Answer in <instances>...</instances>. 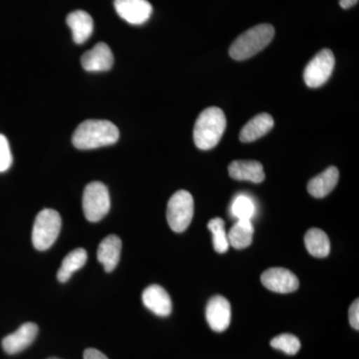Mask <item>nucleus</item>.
Instances as JSON below:
<instances>
[{
    "label": "nucleus",
    "mask_w": 359,
    "mask_h": 359,
    "mask_svg": "<svg viewBox=\"0 0 359 359\" xmlns=\"http://www.w3.org/2000/svg\"><path fill=\"white\" fill-rule=\"evenodd\" d=\"M349 323L354 330H359V301L355 299L348 311Z\"/></svg>",
    "instance_id": "26"
},
{
    "label": "nucleus",
    "mask_w": 359,
    "mask_h": 359,
    "mask_svg": "<svg viewBox=\"0 0 359 359\" xmlns=\"http://www.w3.org/2000/svg\"><path fill=\"white\" fill-rule=\"evenodd\" d=\"M273 118L268 113L257 115L243 127L240 133V140L243 143L256 141L268 134L273 129Z\"/></svg>",
    "instance_id": "17"
},
{
    "label": "nucleus",
    "mask_w": 359,
    "mask_h": 359,
    "mask_svg": "<svg viewBox=\"0 0 359 359\" xmlns=\"http://www.w3.org/2000/svg\"><path fill=\"white\" fill-rule=\"evenodd\" d=\"M226 127V115L218 107L207 108L201 113L194 127V141L200 150L216 147Z\"/></svg>",
    "instance_id": "2"
},
{
    "label": "nucleus",
    "mask_w": 359,
    "mask_h": 359,
    "mask_svg": "<svg viewBox=\"0 0 359 359\" xmlns=\"http://www.w3.org/2000/svg\"><path fill=\"white\" fill-rule=\"evenodd\" d=\"M13 164V155L8 140L4 135L0 134V173L6 172Z\"/></svg>",
    "instance_id": "25"
},
{
    "label": "nucleus",
    "mask_w": 359,
    "mask_h": 359,
    "mask_svg": "<svg viewBox=\"0 0 359 359\" xmlns=\"http://www.w3.org/2000/svg\"><path fill=\"white\" fill-rule=\"evenodd\" d=\"M231 214L238 219L252 221L256 214V205L249 196L238 195L231 205Z\"/></svg>",
    "instance_id": "23"
},
{
    "label": "nucleus",
    "mask_w": 359,
    "mask_h": 359,
    "mask_svg": "<svg viewBox=\"0 0 359 359\" xmlns=\"http://www.w3.org/2000/svg\"><path fill=\"white\" fill-rule=\"evenodd\" d=\"M119 139V130L107 120H86L73 134V145L79 150L113 145Z\"/></svg>",
    "instance_id": "1"
},
{
    "label": "nucleus",
    "mask_w": 359,
    "mask_h": 359,
    "mask_svg": "<svg viewBox=\"0 0 359 359\" xmlns=\"http://www.w3.org/2000/svg\"><path fill=\"white\" fill-rule=\"evenodd\" d=\"M122 242L115 235L108 236L99 245L97 259L107 273L114 271L121 257Z\"/></svg>",
    "instance_id": "15"
},
{
    "label": "nucleus",
    "mask_w": 359,
    "mask_h": 359,
    "mask_svg": "<svg viewBox=\"0 0 359 359\" xmlns=\"http://www.w3.org/2000/svg\"><path fill=\"white\" fill-rule=\"evenodd\" d=\"M83 212L91 223L101 221L110 211L109 191L101 182H92L85 188L83 194Z\"/></svg>",
    "instance_id": "6"
},
{
    "label": "nucleus",
    "mask_w": 359,
    "mask_h": 359,
    "mask_svg": "<svg viewBox=\"0 0 359 359\" xmlns=\"http://www.w3.org/2000/svg\"><path fill=\"white\" fill-rule=\"evenodd\" d=\"M231 304L223 295H215L205 308V318L214 332H223L231 323Z\"/></svg>",
    "instance_id": "10"
},
{
    "label": "nucleus",
    "mask_w": 359,
    "mask_h": 359,
    "mask_svg": "<svg viewBox=\"0 0 359 359\" xmlns=\"http://www.w3.org/2000/svg\"><path fill=\"white\" fill-rule=\"evenodd\" d=\"M339 171L337 167H328L323 173L314 177L309 182L308 191L311 196L318 199L327 197L332 192L339 183Z\"/></svg>",
    "instance_id": "16"
},
{
    "label": "nucleus",
    "mask_w": 359,
    "mask_h": 359,
    "mask_svg": "<svg viewBox=\"0 0 359 359\" xmlns=\"http://www.w3.org/2000/svg\"><path fill=\"white\" fill-rule=\"evenodd\" d=\"M87 262V252L82 248L72 250L65 257L58 269L57 278L60 283L69 280L71 276L78 269L83 268Z\"/></svg>",
    "instance_id": "21"
},
{
    "label": "nucleus",
    "mask_w": 359,
    "mask_h": 359,
    "mask_svg": "<svg viewBox=\"0 0 359 359\" xmlns=\"http://www.w3.org/2000/svg\"><path fill=\"white\" fill-rule=\"evenodd\" d=\"M61 217L55 210L44 209L37 215L33 224L32 244L35 249H50L61 230Z\"/></svg>",
    "instance_id": "4"
},
{
    "label": "nucleus",
    "mask_w": 359,
    "mask_h": 359,
    "mask_svg": "<svg viewBox=\"0 0 359 359\" xmlns=\"http://www.w3.org/2000/svg\"><path fill=\"white\" fill-rule=\"evenodd\" d=\"M75 43L82 44L89 39L93 32V20L88 13L83 11H77L71 13L66 20Z\"/></svg>",
    "instance_id": "18"
},
{
    "label": "nucleus",
    "mask_w": 359,
    "mask_h": 359,
    "mask_svg": "<svg viewBox=\"0 0 359 359\" xmlns=\"http://www.w3.org/2000/svg\"><path fill=\"white\" fill-rule=\"evenodd\" d=\"M118 15L133 25L147 22L153 13V7L147 0H115Z\"/></svg>",
    "instance_id": "9"
},
{
    "label": "nucleus",
    "mask_w": 359,
    "mask_h": 359,
    "mask_svg": "<svg viewBox=\"0 0 359 359\" xmlns=\"http://www.w3.org/2000/svg\"><path fill=\"white\" fill-rule=\"evenodd\" d=\"M194 216V199L185 190H180L170 198L167 207V219L170 228L183 233L190 226Z\"/></svg>",
    "instance_id": "5"
},
{
    "label": "nucleus",
    "mask_w": 359,
    "mask_h": 359,
    "mask_svg": "<svg viewBox=\"0 0 359 359\" xmlns=\"http://www.w3.org/2000/svg\"><path fill=\"white\" fill-rule=\"evenodd\" d=\"M208 228L212 235V245L214 249L219 254H224L228 252L230 244H229L228 233L224 228L223 219L215 218L208 224Z\"/></svg>",
    "instance_id": "22"
},
{
    "label": "nucleus",
    "mask_w": 359,
    "mask_h": 359,
    "mask_svg": "<svg viewBox=\"0 0 359 359\" xmlns=\"http://www.w3.org/2000/svg\"><path fill=\"white\" fill-rule=\"evenodd\" d=\"M306 250L314 257H325L330 252V242L325 231L311 229L304 236Z\"/></svg>",
    "instance_id": "20"
},
{
    "label": "nucleus",
    "mask_w": 359,
    "mask_h": 359,
    "mask_svg": "<svg viewBox=\"0 0 359 359\" xmlns=\"http://www.w3.org/2000/svg\"><path fill=\"white\" fill-rule=\"evenodd\" d=\"M47 359H60V358H47Z\"/></svg>",
    "instance_id": "29"
},
{
    "label": "nucleus",
    "mask_w": 359,
    "mask_h": 359,
    "mask_svg": "<svg viewBox=\"0 0 359 359\" xmlns=\"http://www.w3.org/2000/svg\"><path fill=\"white\" fill-rule=\"evenodd\" d=\"M254 231L252 221L238 219L237 223L229 231V244L237 250L245 249L252 245Z\"/></svg>",
    "instance_id": "19"
},
{
    "label": "nucleus",
    "mask_w": 359,
    "mask_h": 359,
    "mask_svg": "<svg viewBox=\"0 0 359 359\" xmlns=\"http://www.w3.org/2000/svg\"><path fill=\"white\" fill-rule=\"evenodd\" d=\"M229 174L238 181H249L255 184L262 183L266 178L263 165L254 160L233 161L229 166Z\"/></svg>",
    "instance_id": "14"
},
{
    "label": "nucleus",
    "mask_w": 359,
    "mask_h": 359,
    "mask_svg": "<svg viewBox=\"0 0 359 359\" xmlns=\"http://www.w3.org/2000/svg\"><path fill=\"white\" fill-rule=\"evenodd\" d=\"M84 359H109L105 354L95 348H88L84 351Z\"/></svg>",
    "instance_id": "27"
},
{
    "label": "nucleus",
    "mask_w": 359,
    "mask_h": 359,
    "mask_svg": "<svg viewBox=\"0 0 359 359\" xmlns=\"http://www.w3.org/2000/svg\"><path fill=\"white\" fill-rule=\"evenodd\" d=\"M334 55L330 49L325 48L318 52L304 69V79L306 86L318 88L327 83L334 72Z\"/></svg>",
    "instance_id": "7"
},
{
    "label": "nucleus",
    "mask_w": 359,
    "mask_h": 359,
    "mask_svg": "<svg viewBox=\"0 0 359 359\" xmlns=\"http://www.w3.org/2000/svg\"><path fill=\"white\" fill-rule=\"evenodd\" d=\"M114 56L110 47L104 42L96 44L91 50L85 52L81 57V65L90 72L107 71L112 68Z\"/></svg>",
    "instance_id": "12"
},
{
    "label": "nucleus",
    "mask_w": 359,
    "mask_h": 359,
    "mask_svg": "<svg viewBox=\"0 0 359 359\" xmlns=\"http://www.w3.org/2000/svg\"><path fill=\"white\" fill-rule=\"evenodd\" d=\"M39 330L36 323H26L13 334L4 337L2 340V348L7 354L20 353L32 346L39 334Z\"/></svg>",
    "instance_id": "11"
},
{
    "label": "nucleus",
    "mask_w": 359,
    "mask_h": 359,
    "mask_svg": "<svg viewBox=\"0 0 359 359\" xmlns=\"http://www.w3.org/2000/svg\"><path fill=\"white\" fill-rule=\"evenodd\" d=\"M271 346L289 355H294L301 349V341L294 334H283L273 337L271 339Z\"/></svg>",
    "instance_id": "24"
},
{
    "label": "nucleus",
    "mask_w": 359,
    "mask_h": 359,
    "mask_svg": "<svg viewBox=\"0 0 359 359\" xmlns=\"http://www.w3.org/2000/svg\"><path fill=\"white\" fill-rule=\"evenodd\" d=\"M358 0H339L340 6L344 9H348L358 4Z\"/></svg>",
    "instance_id": "28"
},
{
    "label": "nucleus",
    "mask_w": 359,
    "mask_h": 359,
    "mask_svg": "<svg viewBox=\"0 0 359 359\" xmlns=\"http://www.w3.org/2000/svg\"><path fill=\"white\" fill-rule=\"evenodd\" d=\"M261 280L264 287L278 294H290L299 287L297 276L289 269L283 268L266 269L262 275Z\"/></svg>",
    "instance_id": "8"
},
{
    "label": "nucleus",
    "mask_w": 359,
    "mask_h": 359,
    "mask_svg": "<svg viewBox=\"0 0 359 359\" xmlns=\"http://www.w3.org/2000/svg\"><path fill=\"white\" fill-rule=\"evenodd\" d=\"M275 36L273 25L264 23L241 34L230 47L231 57L242 61L252 57L266 48Z\"/></svg>",
    "instance_id": "3"
},
{
    "label": "nucleus",
    "mask_w": 359,
    "mask_h": 359,
    "mask_svg": "<svg viewBox=\"0 0 359 359\" xmlns=\"http://www.w3.org/2000/svg\"><path fill=\"white\" fill-rule=\"evenodd\" d=\"M144 306L156 316L166 318L172 313V299L164 287L152 285L146 287L142 294Z\"/></svg>",
    "instance_id": "13"
}]
</instances>
